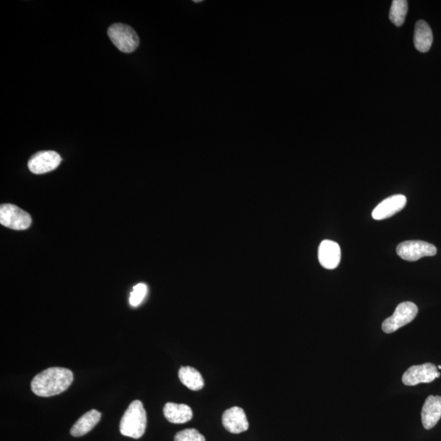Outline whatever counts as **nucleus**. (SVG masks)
Wrapping results in <instances>:
<instances>
[{"mask_svg":"<svg viewBox=\"0 0 441 441\" xmlns=\"http://www.w3.org/2000/svg\"><path fill=\"white\" fill-rule=\"evenodd\" d=\"M194 2H195V3H200V2H202V1H201V0H200H200H199V1H194Z\"/></svg>","mask_w":441,"mask_h":441,"instance_id":"nucleus-20","label":"nucleus"},{"mask_svg":"<svg viewBox=\"0 0 441 441\" xmlns=\"http://www.w3.org/2000/svg\"><path fill=\"white\" fill-rule=\"evenodd\" d=\"M147 293V286L145 284H139L133 287L130 294V302L131 306H137L144 301Z\"/></svg>","mask_w":441,"mask_h":441,"instance_id":"nucleus-19","label":"nucleus"},{"mask_svg":"<svg viewBox=\"0 0 441 441\" xmlns=\"http://www.w3.org/2000/svg\"><path fill=\"white\" fill-rule=\"evenodd\" d=\"M407 12L408 2L406 0H394L389 13L390 20L394 25L401 26L406 21Z\"/></svg>","mask_w":441,"mask_h":441,"instance_id":"nucleus-17","label":"nucleus"},{"mask_svg":"<svg viewBox=\"0 0 441 441\" xmlns=\"http://www.w3.org/2000/svg\"><path fill=\"white\" fill-rule=\"evenodd\" d=\"M102 417V413L96 410H92L81 416L71 429V435L74 438H80L89 433V431L98 424Z\"/></svg>","mask_w":441,"mask_h":441,"instance_id":"nucleus-14","label":"nucleus"},{"mask_svg":"<svg viewBox=\"0 0 441 441\" xmlns=\"http://www.w3.org/2000/svg\"><path fill=\"white\" fill-rule=\"evenodd\" d=\"M223 424L225 429L233 434H240L249 429L245 411L241 407H232L224 412Z\"/></svg>","mask_w":441,"mask_h":441,"instance_id":"nucleus-9","label":"nucleus"},{"mask_svg":"<svg viewBox=\"0 0 441 441\" xmlns=\"http://www.w3.org/2000/svg\"><path fill=\"white\" fill-rule=\"evenodd\" d=\"M421 416L424 429L426 430L433 429L441 417V397H427L422 406Z\"/></svg>","mask_w":441,"mask_h":441,"instance_id":"nucleus-12","label":"nucleus"},{"mask_svg":"<svg viewBox=\"0 0 441 441\" xmlns=\"http://www.w3.org/2000/svg\"><path fill=\"white\" fill-rule=\"evenodd\" d=\"M318 257L323 268L333 270L338 268L341 261V249L338 243L325 240L319 247Z\"/></svg>","mask_w":441,"mask_h":441,"instance_id":"nucleus-11","label":"nucleus"},{"mask_svg":"<svg viewBox=\"0 0 441 441\" xmlns=\"http://www.w3.org/2000/svg\"><path fill=\"white\" fill-rule=\"evenodd\" d=\"M147 424L146 412L140 401H132L122 417L119 431L123 435L139 439L144 435Z\"/></svg>","mask_w":441,"mask_h":441,"instance_id":"nucleus-2","label":"nucleus"},{"mask_svg":"<svg viewBox=\"0 0 441 441\" xmlns=\"http://www.w3.org/2000/svg\"><path fill=\"white\" fill-rule=\"evenodd\" d=\"M438 369H439V370H441V365H439V366H438Z\"/></svg>","mask_w":441,"mask_h":441,"instance_id":"nucleus-21","label":"nucleus"},{"mask_svg":"<svg viewBox=\"0 0 441 441\" xmlns=\"http://www.w3.org/2000/svg\"><path fill=\"white\" fill-rule=\"evenodd\" d=\"M174 441H205V438L198 431L190 429L179 431Z\"/></svg>","mask_w":441,"mask_h":441,"instance_id":"nucleus-18","label":"nucleus"},{"mask_svg":"<svg viewBox=\"0 0 441 441\" xmlns=\"http://www.w3.org/2000/svg\"><path fill=\"white\" fill-rule=\"evenodd\" d=\"M107 34L114 45L122 53H130L139 48V37L130 26L114 23L109 27Z\"/></svg>","mask_w":441,"mask_h":441,"instance_id":"nucleus-3","label":"nucleus"},{"mask_svg":"<svg viewBox=\"0 0 441 441\" xmlns=\"http://www.w3.org/2000/svg\"><path fill=\"white\" fill-rule=\"evenodd\" d=\"M433 42V31L424 21L416 23L413 43L417 50L421 53L429 52Z\"/></svg>","mask_w":441,"mask_h":441,"instance_id":"nucleus-15","label":"nucleus"},{"mask_svg":"<svg viewBox=\"0 0 441 441\" xmlns=\"http://www.w3.org/2000/svg\"><path fill=\"white\" fill-rule=\"evenodd\" d=\"M164 415L171 424H182L192 420L193 412L187 404L168 402L164 407Z\"/></svg>","mask_w":441,"mask_h":441,"instance_id":"nucleus-13","label":"nucleus"},{"mask_svg":"<svg viewBox=\"0 0 441 441\" xmlns=\"http://www.w3.org/2000/svg\"><path fill=\"white\" fill-rule=\"evenodd\" d=\"M31 222L30 214L16 205L6 204L0 207V223L3 227L22 231L29 228Z\"/></svg>","mask_w":441,"mask_h":441,"instance_id":"nucleus-5","label":"nucleus"},{"mask_svg":"<svg viewBox=\"0 0 441 441\" xmlns=\"http://www.w3.org/2000/svg\"><path fill=\"white\" fill-rule=\"evenodd\" d=\"M73 380L71 370L62 367L49 368L32 380L31 390L41 397L57 396L70 388Z\"/></svg>","mask_w":441,"mask_h":441,"instance_id":"nucleus-1","label":"nucleus"},{"mask_svg":"<svg viewBox=\"0 0 441 441\" xmlns=\"http://www.w3.org/2000/svg\"><path fill=\"white\" fill-rule=\"evenodd\" d=\"M440 373L438 368L431 363L420 365H413L408 369L402 377V382L406 386H416L420 383H430L438 379Z\"/></svg>","mask_w":441,"mask_h":441,"instance_id":"nucleus-7","label":"nucleus"},{"mask_svg":"<svg viewBox=\"0 0 441 441\" xmlns=\"http://www.w3.org/2000/svg\"><path fill=\"white\" fill-rule=\"evenodd\" d=\"M61 162V156L56 151H40L29 159L28 168L31 173L44 174L53 171Z\"/></svg>","mask_w":441,"mask_h":441,"instance_id":"nucleus-8","label":"nucleus"},{"mask_svg":"<svg viewBox=\"0 0 441 441\" xmlns=\"http://www.w3.org/2000/svg\"><path fill=\"white\" fill-rule=\"evenodd\" d=\"M398 256L403 260L415 261L424 257H433L438 254V249L430 243L422 241H404L397 248Z\"/></svg>","mask_w":441,"mask_h":441,"instance_id":"nucleus-6","label":"nucleus"},{"mask_svg":"<svg viewBox=\"0 0 441 441\" xmlns=\"http://www.w3.org/2000/svg\"><path fill=\"white\" fill-rule=\"evenodd\" d=\"M407 203L406 197L403 195H395L381 202L372 213L374 219L384 220L392 217L401 212Z\"/></svg>","mask_w":441,"mask_h":441,"instance_id":"nucleus-10","label":"nucleus"},{"mask_svg":"<svg viewBox=\"0 0 441 441\" xmlns=\"http://www.w3.org/2000/svg\"><path fill=\"white\" fill-rule=\"evenodd\" d=\"M419 309L415 303L404 302L397 306L394 314L383 321L382 329L386 334H392L397 330L412 322L415 319Z\"/></svg>","mask_w":441,"mask_h":441,"instance_id":"nucleus-4","label":"nucleus"},{"mask_svg":"<svg viewBox=\"0 0 441 441\" xmlns=\"http://www.w3.org/2000/svg\"><path fill=\"white\" fill-rule=\"evenodd\" d=\"M182 383L191 390H200L204 388L205 381L200 372L190 366L182 367L178 372Z\"/></svg>","mask_w":441,"mask_h":441,"instance_id":"nucleus-16","label":"nucleus"}]
</instances>
